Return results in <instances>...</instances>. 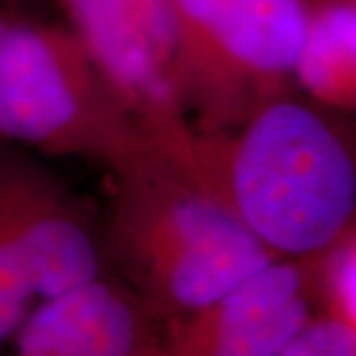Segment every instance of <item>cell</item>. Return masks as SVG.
<instances>
[{"label":"cell","mask_w":356,"mask_h":356,"mask_svg":"<svg viewBox=\"0 0 356 356\" xmlns=\"http://www.w3.org/2000/svg\"><path fill=\"white\" fill-rule=\"evenodd\" d=\"M178 172L280 259L325 255L356 212V163L346 143L313 107L287 95L228 131H194Z\"/></svg>","instance_id":"6da1fadb"},{"label":"cell","mask_w":356,"mask_h":356,"mask_svg":"<svg viewBox=\"0 0 356 356\" xmlns=\"http://www.w3.org/2000/svg\"><path fill=\"white\" fill-rule=\"evenodd\" d=\"M103 255L161 323L210 305L280 259L163 161L113 175Z\"/></svg>","instance_id":"7a4b0ae2"},{"label":"cell","mask_w":356,"mask_h":356,"mask_svg":"<svg viewBox=\"0 0 356 356\" xmlns=\"http://www.w3.org/2000/svg\"><path fill=\"white\" fill-rule=\"evenodd\" d=\"M0 140L111 177L163 161L70 28L36 20H4L0 32Z\"/></svg>","instance_id":"3957f363"},{"label":"cell","mask_w":356,"mask_h":356,"mask_svg":"<svg viewBox=\"0 0 356 356\" xmlns=\"http://www.w3.org/2000/svg\"><path fill=\"white\" fill-rule=\"evenodd\" d=\"M165 2L170 77L196 131H228L287 95L311 0Z\"/></svg>","instance_id":"277c9868"},{"label":"cell","mask_w":356,"mask_h":356,"mask_svg":"<svg viewBox=\"0 0 356 356\" xmlns=\"http://www.w3.org/2000/svg\"><path fill=\"white\" fill-rule=\"evenodd\" d=\"M70 32L127 103L154 151L180 168L194 125L170 77L165 0H58Z\"/></svg>","instance_id":"5b68a950"},{"label":"cell","mask_w":356,"mask_h":356,"mask_svg":"<svg viewBox=\"0 0 356 356\" xmlns=\"http://www.w3.org/2000/svg\"><path fill=\"white\" fill-rule=\"evenodd\" d=\"M311 321L303 259H275L191 315L168 321L163 356H280Z\"/></svg>","instance_id":"8992f818"},{"label":"cell","mask_w":356,"mask_h":356,"mask_svg":"<svg viewBox=\"0 0 356 356\" xmlns=\"http://www.w3.org/2000/svg\"><path fill=\"white\" fill-rule=\"evenodd\" d=\"M13 339L8 356H163L161 321L103 275L40 301Z\"/></svg>","instance_id":"52a82bcc"},{"label":"cell","mask_w":356,"mask_h":356,"mask_svg":"<svg viewBox=\"0 0 356 356\" xmlns=\"http://www.w3.org/2000/svg\"><path fill=\"white\" fill-rule=\"evenodd\" d=\"M34 161L0 140V346L40 301L26 236V196Z\"/></svg>","instance_id":"ba28073f"},{"label":"cell","mask_w":356,"mask_h":356,"mask_svg":"<svg viewBox=\"0 0 356 356\" xmlns=\"http://www.w3.org/2000/svg\"><path fill=\"white\" fill-rule=\"evenodd\" d=\"M293 79L331 109H356V2L311 0Z\"/></svg>","instance_id":"9c48e42d"},{"label":"cell","mask_w":356,"mask_h":356,"mask_svg":"<svg viewBox=\"0 0 356 356\" xmlns=\"http://www.w3.org/2000/svg\"><path fill=\"white\" fill-rule=\"evenodd\" d=\"M325 257L323 277L332 315L356 327V232L348 229Z\"/></svg>","instance_id":"30bf717a"},{"label":"cell","mask_w":356,"mask_h":356,"mask_svg":"<svg viewBox=\"0 0 356 356\" xmlns=\"http://www.w3.org/2000/svg\"><path fill=\"white\" fill-rule=\"evenodd\" d=\"M280 356H356V327L332 313L311 318Z\"/></svg>","instance_id":"8fae6325"},{"label":"cell","mask_w":356,"mask_h":356,"mask_svg":"<svg viewBox=\"0 0 356 356\" xmlns=\"http://www.w3.org/2000/svg\"><path fill=\"white\" fill-rule=\"evenodd\" d=\"M2 26H4V20L0 18V32H2Z\"/></svg>","instance_id":"7c38bea8"},{"label":"cell","mask_w":356,"mask_h":356,"mask_svg":"<svg viewBox=\"0 0 356 356\" xmlns=\"http://www.w3.org/2000/svg\"><path fill=\"white\" fill-rule=\"evenodd\" d=\"M353 2H356V0H353Z\"/></svg>","instance_id":"4fadbf2b"}]
</instances>
